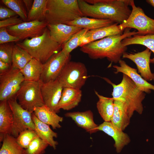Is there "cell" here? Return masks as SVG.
Segmentation results:
<instances>
[{"instance_id": "cell-1", "label": "cell", "mask_w": 154, "mask_h": 154, "mask_svg": "<svg viewBox=\"0 0 154 154\" xmlns=\"http://www.w3.org/2000/svg\"><path fill=\"white\" fill-rule=\"evenodd\" d=\"M130 0H78L84 17L122 24L129 16Z\"/></svg>"}, {"instance_id": "cell-2", "label": "cell", "mask_w": 154, "mask_h": 154, "mask_svg": "<svg viewBox=\"0 0 154 154\" xmlns=\"http://www.w3.org/2000/svg\"><path fill=\"white\" fill-rule=\"evenodd\" d=\"M130 28H126L122 34L108 36L85 44L80 46V50L88 55L91 59H97L106 58L115 63L121 60L127 47L122 44L124 38L137 35L135 31H131Z\"/></svg>"}, {"instance_id": "cell-3", "label": "cell", "mask_w": 154, "mask_h": 154, "mask_svg": "<svg viewBox=\"0 0 154 154\" xmlns=\"http://www.w3.org/2000/svg\"><path fill=\"white\" fill-rule=\"evenodd\" d=\"M103 78L112 86V95L114 100L122 101L126 106L130 118L135 112L140 114H142L143 110L142 102L145 94L137 87L130 78L123 74L122 80L118 84L113 83L107 78Z\"/></svg>"}, {"instance_id": "cell-4", "label": "cell", "mask_w": 154, "mask_h": 154, "mask_svg": "<svg viewBox=\"0 0 154 154\" xmlns=\"http://www.w3.org/2000/svg\"><path fill=\"white\" fill-rule=\"evenodd\" d=\"M16 44L27 51L33 58L42 64L60 51L62 46L52 38L47 27L40 36L26 39Z\"/></svg>"}, {"instance_id": "cell-5", "label": "cell", "mask_w": 154, "mask_h": 154, "mask_svg": "<svg viewBox=\"0 0 154 154\" xmlns=\"http://www.w3.org/2000/svg\"><path fill=\"white\" fill-rule=\"evenodd\" d=\"M82 17L78 0H48L45 21L48 24H66Z\"/></svg>"}, {"instance_id": "cell-6", "label": "cell", "mask_w": 154, "mask_h": 154, "mask_svg": "<svg viewBox=\"0 0 154 154\" xmlns=\"http://www.w3.org/2000/svg\"><path fill=\"white\" fill-rule=\"evenodd\" d=\"M88 77L87 69L83 63L70 61L64 66L57 79L63 88L81 89Z\"/></svg>"}, {"instance_id": "cell-7", "label": "cell", "mask_w": 154, "mask_h": 154, "mask_svg": "<svg viewBox=\"0 0 154 154\" xmlns=\"http://www.w3.org/2000/svg\"><path fill=\"white\" fill-rule=\"evenodd\" d=\"M16 97L21 106L32 113L33 112L35 108L44 105L42 96L40 81L24 80Z\"/></svg>"}, {"instance_id": "cell-8", "label": "cell", "mask_w": 154, "mask_h": 154, "mask_svg": "<svg viewBox=\"0 0 154 154\" xmlns=\"http://www.w3.org/2000/svg\"><path fill=\"white\" fill-rule=\"evenodd\" d=\"M132 10L128 19L119 24L123 31L126 28H133L137 30V35H145L154 34V19L147 16L140 7L135 5L134 1L130 0Z\"/></svg>"}, {"instance_id": "cell-9", "label": "cell", "mask_w": 154, "mask_h": 154, "mask_svg": "<svg viewBox=\"0 0 154 154\" xmlns=\"http://www.w3.org/2000/svg\"><path fill=\"white\" fill-rule=\"evenodd\" d=\"M25 80L20 70L12 66L6 73L0 74V101H8L16 97Z\"/></svg>"}, {"instance_id": "cell-10", "label": "cell", "mask_w": 154, "mask_h": 154, "mask_svg": "<svg viewBox=\"0 0 154 154\" xmlns=\"http://www.w3.org/2000/svg\"><path fill=\"white\" fill-rule=\"evenodd\" d=\"M17 100L15 97L8 101L13 116L11 135L15 138L24 130L28 129L35 130V128L32 113L23 108Z\"/></svg>"}, {"instance_id": "cell-11", "label": "cell", "mask_w": 154, "mask_h": 154, "mask_svg": "<svg viewBox=\"0 0 154 154\" xmlns=\"http://www.w3.org/2000/svg\"><path fill=\"white\" fill-rule=\"evenodd\" d=\"M71 58L70 54H66L61 50L54 54L43 64L40 82L45 83L56 79L65 65L70 61Z\"/></svg>"}, {"instance_id": "cell-12", "label": "cell", "mask_w": 154, "mask_h": 154, "mask_svg": "<svg viewBox=\"0 0 154 154\" xmlns=\"http://www.w3.org/2000/svg\"><path fill=\"white\" fill-rule=\"evenodd\" d=\"M48 23L45 21L24 22L16 25L6 27L10 35L22 40L37 37L41 35L47 27Z\"/></svg>"}, {"instance_id": "cell-13", "label": "cell", "mask_w": 154, "mask_h": 154, "mask_svg": "<svg viewBox=\"0 0 154 154\" xmlns=\"http://www.w3.org/2000/svg\"><path fill=\"white\" fill-rule=\"evenodd\" d=\"M40 82L41 93L44 105L58 113L60 111L58 104L63 87L57 79L45 83Z\"/></svg>"}, {"instance_id": "cell-14", "label": "cell", "mask_w": 154, "mask_h": 154, "mask_svg": "<svg viewBox=\"0 0 154 154\" xmlns=\"http://www.w3.org/2000/svg\"><path fill=\"white\" fill-rule=\"evenodd\" d=\"M152 52L148 48L136 53L125 52L122 57L130 59L136 65L138 72L147 81H154V73L151 71L150 63Z\"/></svg>"}, {"instance_id": "cell-15", "label": "cell", "mask_w": 154, "mask_h": 154, "mask_svg": "<svg viewBox=\"0 0 154 154\" xmlns=\"http://www.w3.org/2000/svg\"><path fill=\"white\" fill-rule=\"evenodd\" d=\"M118 63L119 66H113L116 70L115 72L116 74L121 72L127 75L131 79L140 90L145 93H150L151 90L154 91V85L144 79L138 73L136 69L130 67L122 60H120Z\"/></svg>"}, {"instance_id": "cell-16", "label": "cell", "mask_w": 154, "mask_h": 154, "mask_svg": "<svg viewBox=\"0 0 154 154\" xmlns=\"http://www.w3.org/2000/svg\"><path fill=\"white\" fill-rule=\"evenodd\" d=\"M47 27L50 31L52 38L62 46L83 29L80 27L64 24H48Z\"/></svg>"}, {"instance_id": "cell-17", "label": "cell", "mask_w": 154, "mask_h": 154, "mask_svg": "<svg viewBox=\"0 0 154 154\" xmlns=\"http://www.w3.org/2000/svg\"><path fill=\"white\" fill-rule=\"evenodd\" d=\"M98 131L104 132L113 139L114 146L117 153L120 152L130 141V137L127 133L114 126L110 121H104L98 125Z\"/></svg>"}, {"instance_id": "cell-18", "label": "cell", "mask_w": 154, "mask_h": 154, "mask_svg": "<svg viewBox=\"0 0 154 154\" xmlns=\"http://www.w3.org/2000/svg\"><path fill=\"white\" fill-rule=\"evenodd\" d=\"M65 116L71 118L78 126L90 134L98 131V125L94 122L93 114L90 110L67 112Z\"/></svg>"}, {"instance_id": "cell-19", "label": "cell", "mask_w": 154, "mask_h": 154, "mask_svg": "<svg viewBox=\"0 0 154 154\" xmlns=\"http://www.w3.org/2000/svg\"><path fill=\"white\" fill-rule=\"evenodd\" d=\"M118 24L115 23L109 26L88 31L82 39V46L108 36L122 34L123 31Z\"/></svg>"}, {"instance_id": "cell-20", "label": "cell", "mask_w": 154, "mask_h": 154, "mask_svg": "<svg viewBox=\"0 0 154 154\" xmlns=\"http://www.w3.org/2000/svg\"><path fill=\"white\" fill-rule=\"evenodd\" d=\"M82 96L81 89L64 88L58 104L59 109L69 110L74 108L80 102Z\"/></svg>"}, {"instance_id": "cell-21", "label": "cell", "mask_w": 154, "mask_h": 154, "mask_svg": "<svg viewBox=\"0 0 154 154\" xmlns=\"http://www.w3.org/2000/svg\"><path fill=\"white\" fill-rule=\"evenodd\" d=\"M130 118L124 103L114 100V111L110 122L116 127L123 131L129 124Z\"/></svg>"}, {"instance_id": "cell-22", "label": "cell", "mask_w": 154, "mask_h": 154, "mask_svg": "<svg viewBox=\"0 0 154 154\" xmlns=\"http://www.w3.org/2000/svg\"><path fill=\"white\" fill-rule=\"evenodd\" d=\"M33 113L38 119L42 122L51 125L53 129L61 127L60 124L63 121V117L45 105L35 108Z\"/></svg>"}, {"instance_id": "cell-23", "label": "cell", "mask_w": 154, "mask_h": 154, "mask_svg": "<svg viewBox=\"0 0 154 154\" xmlns=\"http://www.w3.org/2000/svg\"><path fill=\"white\" fill-rule=\"evenodd\" d=\"M13 122V114L8 101H0V133L1 141H2L5 135H11Z\"/></svg>"}, {"instance_id": "cell-24", "label": "cell", "mask_w": 154, "mask_h": 154, "mask_svg": "<svg viewBox=\"0 0 154 154\" xmlns=\"http://www.w3.org/2000/svg\"><path fill=\"white\" fill-rule=\"evenodd\" d=\"M32 117L35 126V131L38 136L54 149H56L58 143L54 140V138L57 137V133L52 131L49 125L39 120L33 112Z\"/></svg>"}, {"instance_id": "cell-25", "label": "cell", "mask_w": 154, "mask_h": 154, "mask_svg": "<svg viewBox=\"0 0 154 154\" xmlns=\"http://www.w3.org/2000/svg\"><path fill=\"white\" fill-rule=\"evenodd\" d=\"M114 23L113 22L109 19H98L84 16L76 18L72 21L67 23L66 24L90 30L109 26Z\"/></svg>"}, {"instance_id": "cell-26", "label": "cell", "mask_w": 154, "mask_h": 154, "mask_svg": "<svg viewBox=\"0 0 154 154\" xmlns=\"http://www.w3.org/2000/svg\"><path fill=\"white\" fill-rule=\"evenodd\" d=\"M94 91L99 99L96 107L99 114L104 121H110L114 111V99L103 96L96 91Z\"/></svg>"}, {"instance_id": "cell-27", "label": "cell", "mask_w": 154, "mask_h": 154, "mask_svg": "<svg viewBox=\"0 0 154 154\" xmlns=\"http://www.w3.org/2000/svg\"><path fill=\"white\" fill-rule=\"evenodd\" d=\"M43 64L33 58L20 71L25 80L39 81L43 70Z\"/></svg>"}, {"instance_id": "cell-28", "label": "cell", "mask_w": 154, "mask_h": 154, "mask_svg": "<svg viewBox=\"0 0 154 154\" xmlns=\"http://www.w3.org/2000/svg\"><path fill=\"white\" fill-rule=\"evenodd\" d=\"M124 46L132 44H139L144 46L149 49L154 54V34L145 35H135L123 39L121 42ZM150 63L154 64V57L150 59Z\"/></svg>"}, {"instance_id": "cell-29", "label": "cell", "mask_w": 154, "mask_h": 154, "mask_svg": "<svg viewBox=\"0 0 154 154\" xmlns=\"http://www.w3.org/2000/svg\"><path fill=\"white\" fill-rule=\"evenodd\" d=\"M48 0H34L26 22L45 21Z\"/></svg>"}, {"instance_id": "cell-30", "label": "cell", "mask_w": 154, "mask_h": 154, "mask_svg": "<svg viewBox=\"0 0 154 154\" xmlns=\"http://www.w3.org/2000/svg\"><path fill=\"white\" fill-rule=\"evenodd\" d=\"M0 154H25V149L17 143L16 138L9 134L3 136Z\"/></svg>"}, {"instance_id": "cell-31", "label": "cell", "mask_w": 154, "mask_h": 154, "mask_svg": "<svg viewBox=\"0 0 154 154\" xmlns=\"http://www.w3.org/2000/svg\"><path fill=\"white\" fill-rule=\"evenodd\" d=\"M33 58L25 50L14 44L12 55V66L21 70Z\"/></svg>"}, {"instance_id": "cell-32", "label": "cell", "mask_w": 154, "mask_h": 154, "mask_svg": "<svg viewBox=\"0 0 154 154\" xmlns=\"http://www.w3.org/2000/svg\"><path fill=\"white\" fill-rule=\"evenodd\" d=\"M88 31L87 29H82L75 34L62 45L61 50L66 54H70L72 51L82 45V39Z\"/></svg>"}, {"instance_id": "cell-33", "label": "cell", "mask_w": 154, "mask_h": 154, "mask_svg": "<svg viewBox=\"0 0 154 154\" xmlns=\"http://www.w3.org/2000/svg\"><path fill=\"white\" fill-rule=\"evenodd\" d=\"M1 1L15 12L24 22H26L28 13L24 7L23 0H2Z\"/></svg>"}, {"instance_id": "cell-34", "label": "cell", "mask_w": 154, "mask_h": 154, "mask_svg": "<svg viewBox=\"0 0 154 154\" xmlns=\"http://www.w3.org/2000/svg\"><path fill=\"white\" fill-rule=\"evenodd\" d=\"M48 144L38 136L25 149V154H43Z\"/></svg>"}, {"instance_id": "cell-35", "label": "cell", "mask_w": 154, "mask_h": 154, "mask_svg": "<svg viewBox=\"0 0 154 154\" xmlns=\"http://www.w3.org/2000/svg\"><path fill=\"white\" fill-rule=\"evenodd\" d=\"M37 136L35 130L28 129L21 132L16 138L19 145L26 149L31 143Z\"/></svg>"}, {"instance_id": "cell-36", "label": "cell", "mask_w": 154, "mask_h": 154, "mask_svg": "<svg viewBox=\"0 0 154 154\" xmlns=\"http://www.w3.org/2000/svg\"><path fill=\"white\" fill-rule=\"evenodd\" d=\"M9 43L0 44V60L12 65V55L14 44Z\"/></svg>"}, {"instance_id": "cell-37", "label": "cell", "mask_w": 154, "mask_h": 154, "mask_svg": "<svg viewBox=\"0 0 154 154\" xmlns=\"http://www.w3.org/2000/svg\"><path fill=\"white\" fill-rule=\"evenodd\" d=\"M20 40L18 37L13 36L7 31L6 27L0 28V44Z\"/></svg>"}, {"instance_id": "cell-38", "label": "cell", "mask_w": 154, "mask_h": 154, "mask_svg": "<svg viewBox=\"0 0 154 154\" xmlns=\"http://www.w3.org/2000/svg\"><path fill=\"white\" fill-rule=\"evenodd\" d=\"M18 17L19 16L17 15L4 20H0V28L16 25L24 22L20 18Z\"/></svg>"}, {"instance_id": "cell-39", "label": "cell", "mask_w": 154, "mask_h": 154, "mask_svg": "<svg viewBox=\"0 0 154 154\" xmlns=\"http://www.w3.org/2000/svg\"><path fill=\"white\" fill-rule=\"evenodd\" d=\"M17 15L13 11L2 6L0 7V19L3 20Z\"/></svg>"}, {"instance_id": "cell-40", "label": "cell", "mask_w": 154, "mask_h": 154, "mask_svg": "<svg viewBox=\"0 0 154 154\" xmlns=\"http://www.w3.org/2000/svg\"><path fill=\"white\" fill-rule=\"evenodd\" d=\"M12 66L11 64L0 60V74L7 72L11 68Z\"/></svg>"}, {"instance_id": "cell-41", "label": "cell", "mask_w": 154, "mask_h": 154, "mask_svg": "<svg viewBox=\"0 0 154 154\" xmlns=\"http://www.w3.org/2000/svg\"><path fill=\"white\" fill-rule=\"evenodd\" d=\"M23 1L25 5L27 12L28 13L32 6L34 1L32 0H23Z\"/></svg>"}, {"instance_id": "cell-42", "label": "cell", "mask_w": 154, "mask_h": 154, "mask_svg": "<svg viewBox=\"0 0 154 154\" xmlns=\"http://www.w3.org/2000/svg\"><path fill=\"white\" fill-rule=\"evenodd\" d=\"M146 1L154 7V0H147Z\"/></svg>"}]
</instances>
